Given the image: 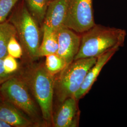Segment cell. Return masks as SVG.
Wrapping results in <instances>:
<instances>
[{
	"label": "cell",
	"instance_id": "obj_1",
	"mask_svg": "<svg viewBox=\"0 0 127 127\" xmlns=\"http://www.w3.org/2000/svg\"><path fill=\"white\" fill-rule=\"evenodd\" d=\"M127 35L122 29L95 24L82 33L79 51L74 60L97 58L113 49L123 47Z\"/></svg>",
	"mask_w": 127,
	"mask_h": 127
},
{
	"label": "cell",
	"instance_id": "obj_2",
	"mask_svg": "<svg viewBox=\"0 0 127 127\" xmlns=\"http://www.w3.org/2000/svg\"><path fill=\"white\" fill-rule=\"evenodd\" d=\"M41 109L47 125L52 124L55 78L48 72L44 64L35 65L23 77Z\"/></svg>",
	"mask_w": 127,
	"mask_h": 127
},
{
	"label": "cell",
	"instance_id": "obj_3",
	"mask_svg": "<svg viewBox=\"0 0 127 127\" xmlns=\"http://www.w3.org/2000/svg\"><path fill=\"white\" fill-rule=\"evenodd\" d=\"M15 28L23 50L32 60L39 59L40 31L38 23L28 9L25 1L17 6L9 20Z\"/></svg>",
	"mask_w": 127,
	"mask_h": 127
},
{
	"label": "cell",
	"instance_id": "obj_4",
	"mask_svg": "<svg viewBox=\"0 0 127 127\" xmlns=\"http://www.w3.org/2000/svg\"><path fill=\"white\" fill-rule=\"evenodd\" d=\"M96 60L97 58H89L73 60L55 78L54 92L60 103L74 97Z\"/></svg>",
	"mask_w": 127,
	"mask_h": 127
},
{
	"label": "cell",
	"instance_id": "obj_5",
	"mask_svg": "<svg viewBox=\"0 0 127 127\" xmlns=\"http://www.w3.org/2000/svg\"><path fill=\"white\" fill-rule=\"evenodd\" d=\"M0 92L4 100L22 111L39 125L38 109L24 78L15 75L9 78L0 84Z\"/></svg>",
	"mask_w": 127,
	"mask_h": 127
},
{
	"label": "cell",
	"instance_id": "obj_6",
	"mask_svg": "<svg viewBox=\"0 0 127 127\" xmlns=\"http://www.w3.org/2000/svg\"><path fill=\"white\" fill-rule=\"evenodd\" d=\"M95 24L92 0H69L67 12L64 26L77 33H82Z\"/></svg>",
	"mask_w": 127,
	"mask_h": 127
},
{
	"label": "cell",
	"instance_id": "obj_7",
	"mask_svg": "<svg viewBox=\"0 0 127 127\" xmlns=\"http://www.w3.org/2000/svg\"><path fill=\"white\" fill-rule=\"evenodd\" d=\"M56 32L59 45L57 54L65 60L67 66L74 60L79 51L81 36L64 26Z\"/></svg>",
	"mask_w": 127,
	"mask_h": 127
},
{
	"label": "cell",
	"instance_id": "obj_8",
	"mask_svg": "<svg viewBox=\"0 0 127 127\" xmlns=\"http://www.w3.org/2000/svg\"><path fill=\"white\" fill-rule=\"evenodd\" d=\"M78 100L74 97H71L61 103L52 115V125L53 127L78 126L80 116Z\"/></svg>",
	"mask_w": 127,
	"mask_h": 127
},
{
	"label": "cell",
	"instance_id": "obj_9",
	"mask_svg": "<svg viewBox=\"0 0 127 127\" xmlns=\"http://www.w3.org/2000/svg\"><path fill=\"white\" fill-rule=\"evenodd\" d=\"M0 119L11 127H30L38 125L22 111L3 98L0 100Z\"/></svg>",
	"mask_w": 127,
	"mask_h": 127
},
{
	"label": "cell",
	"instance_id": "obj_10",
	"mask_svg": "<svg viewBox=\"0 0 127 127\" xmlns=\"http://www.w3.org/2000/svg\"><path fill=\"white\" fill-rule=\"evenodd\" d=\"M69 0H51L47 9L42 27L57 31L64 26L67 12Z\"/></svg>",
	"mask_w": 127,
	"mask_h": 127
},
{
	"label": "cell",
	"instance_id": "obj_11",
	"mask_svg": "<svg viewBox=\"0 0 127 127\" xmlns=\"http://www.w3.org/2000/svg\"><path fill=\"white\" fill-rule=\"evenodd\" d=\"M119 50L116 49L110 50L97 58L96 62L88 71L82 86L74 95V97L80 100L86 95L91 90L105 64Z\"/></svg>",
	"mask_w": 127,
	"mask_h": 127
},
{
	"label": "cell",
	"instance_id": "obj_12",
	"mask_svg": "<svg viewBox=\"0 0 127 127\" xmlns=\"http://www.w3.org/2000/svg\"><path fill=\"white\" fill-rule=\"evenodd\" d=\"M42 28L43 38L39 49V58L57 54L59 48L57 32L46 27Z\"/></svg>",
	"mask_w": 127,
	"mask_h": 127
},
{
	"label": "cell",
	"instance_id": "obj_13",
	"mask_svg": "<svg viewBox=\"0 0 127 127\" xmlns=\"http://www.w3.org/2000/svg\"><path fill=\"white\" fill-rule=\"evenodd\" d=\"M17 36V31L9 21L0 23V59H3L8 55L7 47L10 39Z\"/></svg>",
	"mask_w": 127,
	"mask_h": 127
},
{
	"label": "cell",
	"instance_id": "obj_14",
	"mask_svg": "<svg viewBox=\"0 0 127 127\" xmlns=\"http://www.w3.org/2000/svg\"><path fill=\"white\" fill-rule=\"evenodd\" d=\"M28 9L40 26L43 25L50 0H24Z\"/></svg>",
	"mask_w": 127,
	"mask_h": 127
},
{
	"label": "cell",
	"instance_id": "obj_15",
	"mask_svg": "<svg viewBox=\"0 0 127 127\" xmlns=\"http://www.w3.org/2000/svg\"><path fill=\"white\" fill-rule=\"evenodd\" d=\"M44 65L48 72L54 76L60 73L66 66L65 60L57 54L46 56Z\"/></svg>",
	"mask_w": 127,
	"mask_h": 127
},
{
	"label": "cell",
	"instance_id": "obj_16",
	"mask_svg": "<svg viewBox=\"0 0 127 127\" xmlns=\"http://www.w3.org/2000/svg\"><path fill=\"white\" fill-rule=\"evenodd\" d=\"M19 0H0V23L6 21V18Z\"/></svg>",
	"mask_w": 127,
	"mask_h": 127
},
{
	"label": "cell",
	"instance_id": "obj_17",
	"mask_svg": "<svg viewBox=\"0 0 127 127\" xmlns=\"http://www.w3.org/2000/svg\"><path fill=\"white\" fill-rule=\"evenodd\" d=\"M8 55L15 59L20 58L23 55L22 46L16 39V36H13L9 41L7 47Z\"/></svg>",
	"mask_w": 127,
	"mask_h": 127
},
{
	"label": "cell",
	"instance_id": "obj_18",
	"mask_svg": "<svg viewBox=\"0 0 127 127\" xmlns=\"http://www.w3.org/2000/svg\"><path fill=\"white\" fill-rule=\"evenodd\" d=\"M3 67L5 72L9 74H14L18 69V64L13 57L8 55L3 59Z\"/></svg>",
	"mask_w": 127,
	"mask_h": 127
},
{
	"label": "cell",
	"instance_id": "obj_19",
	"mask_svg": "<svg viewBox=\"0 0 127 127\" xmlns=\"http://www.w3.org/2000/svg\"><path fill=\"white\" fill-rule=\"evenodd\" d=\"M14 75H15L9 74L5 72L3 67V59H0V84Z\"/></svg>",
	"mask_w": 127,
	"mask_h": 127
},
{
	"label": "cell",
	"instance_id": "obj_20",
	"mask_svg": "<svg viewBox=\"0 0 127 127\" xmlns=\"http://www.w3.org/2000/svg\"><path fill=\"white\" fill-rule=\"evenodd\" d=\"M0 127H11V126L8 123L0 119Z\"/></svg>",
	"mask_w": 127,
	"mask_h": 127
},
{
	"label": "cell",
	"instance_id": "obj_21",
	"mask_svg": "<svg viewBox=\"0 0 127 127\" xmlns=\"http://www.w3.org/2000/svg\"><path fill=\"white\" fill-rule=\"evenodd\" d=\"M3 99V98H2V95H1V93H0V100H1V99Z\"/></svg>",
	"mask_w": 127,
	"mask_h": 127
},
{
	"label": "cell",
	"instance_id": "obj_22",
	"mask_svg": "<svg viewBox=\"0 0 127 127\" xmlns=\"http://www.w3.org/2000/svg\"><path fill=\"white\" fill-rule=\"evenodd\" d=\"M50 0V1H51V0Z\"/></svg>",
	"mask_w": 127,
	"mask_h": 127
}]
</instances>
